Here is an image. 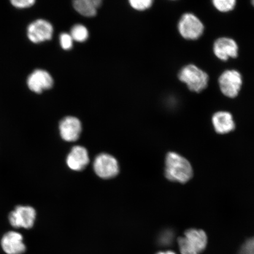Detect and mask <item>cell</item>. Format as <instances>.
Here are the masks:
<instances>
[{
    "mask_svg": "<svg viewBox=\"0 0 254 254\" xmlns=\"http://www.w3.org/2000/svg\"><path fill=\"white\" fill-rule=\"evenodd\" d=\"M252 3L254 7V0H252Z\"/></svg>",
    "mask_w": 254,
    "mask_h": 254,
    "instance_id": "cb8c5ba5",
    "label": "cell"
},
{
    "mask_svg": "<svg viewBox=\"0 0 254 254\" xmlns=\"http://www.w3.org/2000/svg\"><path fill=\"white\" fill-rule=\"evenodd\" d=\"M53 27L50 22L39 19L31 23L27 28V36L32 43L39 44L52 39Z\"/></svg>",
    "mask_w": 254,
    "mask_h": 254,
    "instance_id": "ba28073f",
    "label": "cell"
},
{
    "mask_svg": "<svg viewBox=\"0 0 254 254\" xmlns=\"http://www.w3.org/2000/svg\"><path fill=\"white\" fill-rule=\"evenodd\" d=\"M179 78L187 85L190 91L200 93L207 87L208 75L193 64L187 65L181 69Z\"/></svg>",
    "mask_w": 254,
    "mask_h": 254,
    "instance_id": "7a4b0ae2",
    "label": "cell"
},
{
    "mask_svg": "<svg viewBox=\"0 0 254 254\" xmlns=\"http://www.w3.org/2000/svg\"><path fill=\"white\" fill-rule=\"evenodd\" d=\"M70 35L73 40L78 43L85 42L89 37L87 28L81 24L74 25L71 28Z\"/></svg>",
    "mask_w": 254,
    "mask_h": 254,
    "instance_id": "2e32d148",
    "label": "cell"
},
{
    "mask_svg": "<svg viewBox=\"0 0 254 254\" xmlns=\"http://www.w3.org/2000/svg\"><path fill=\"white\" fill-rule=\"evenodd\" d=\"M213 52L218 59L227 61L230 58H237L238 46L236 41L231 38L221 37L215 41Z\"/></svg>",
    "mask_w": 254,
    "mask_h": 254,
    "instance_id": "30bf717a",
    "label": "cell"
},
{
    "mask_svg": "<svg viewBox=\"0 0 254 254\" xmlns=\"http://www.w3.org/2000/svg\"><path fill=\"white\" fill-rule=\"evenodd\" d=\"M178 241L182 254H199L205 249L207 237L204 231L190 229Z\"/></svg>",
    "mask_w": 254,
    "mask_h": 254,
    "instance_id": "3957f363",
    "label": "cell"
},
{
    "mask_svg": "<svg viewBox=\"0 0 254 254\" xmlns=\"http://www.w3.org/2000/svg\"><path fill=\"white\" fill-rule=\"evenodd\" d=\"M73 39L70 34L62 33L60 36V43L62 49L69 50L72 49L73 46Z\"/></svg>",
    "mask_w": 254,
    "mask_h": 254,
    "instance_id": "d6986e66",
    "label": "cell"
},
{
    "mask_svg": "<svg viewBox=\"0 0 254 254\" xmlns=\"http://www.w3.org/2000/svg\"><path fill=\"white\" fill-rule=\"evenodd\" d=\"M157 254H176V253L171 252V251H168V252H160L157 253Z\"/></svg>",
    "mask_w": 254,
    "mask_h": 254,
    "instance_id": "603a6c76",
    "label": "cell"
},
{
    "mask_svg": "<svg viewBox=\"0 0 254 254\" xmlns=\"http://www.w3.org/2000/svg\"><path fill=\"white\" fill-rule=\"evenodd\" d=\"M241 254H254V237L247 240L241 250Z\"/></svg>",
    "mask_w": 254,
    "mask_h": 254,
    "instance_id": "44dd1931",
    "label": "cell"
},
{
    "mask_svg": "<svg viewBox=\"0 0 254 254\" xmlns=\"http://www.w3.org/2000/svg\"><path fill=\"white\" fill-rule=\"evenodd\" d=\"M212 2L218 11L227 12L233 10L236 7L237 0H212Z\"/></svg>",
    "mask_w": 254,
    "mask_h": 254,
    "instance_id": "e0dca14e",
    "label": "cell"
},
{
    "mask_svg": "<svg viewBox=\"0 0 254 254\" xmlns=\"http://www.w3.org/2000/svg\"><path fill=\"white\" fill-rule=\"evenodd\" d=\"M178 29L184 39L195 40L201 37L204 33V26L195 15L187 12L181 17L178 24Z\"/></svg>",
    "mask_w": 254,
    "mask_h": 254,
    "instance_id": "277c9868",
    "label": "cell"
},
{
    "mask_svg": "<svg viewBox=\"0 0 254 254\" xmlns=\"http://www.w3.org/2000/svg\"><path fill=\"white\" fill-rule=\"evenodd\" d=\"M173 1H175V0H173Z\"/></svg>",
    "mask_w": 254,
    "mask_h": 254,
    "instance_id": "d4e9b609",
    "label": "cell"
},
{
    "mask_svg": "<svg viewBox=\"0 0 254 254\" xmlns=\"http://www.w3.org/2000/svg\"><path fill=\"white\" fill-rule=\"evenodd\" d=\"M90 1L97 9L101 7L103 3V0H90Z\"/></svg>",
    "mask_w": 254,
    "mask_h": 254,
    "instance_id": "7402d4cb",
    "label": "cell"
},
{
    "mask_svg": "<svg viewBox=\"0 0 254 254\" xmlns=\"http://www.w3.org/2000/svg\"><path fill=\"white\" fill-rule=\"evenodd\" d=\"M212 125L215 131L220 134L229 133L236 128L233 116L227 111H219L212 116Z\"/></svg>",
    "mask_w": 254,
    "mask_h": 254,
    "instance_id": "5bb4252c",
    "label": "cell"
},
{
    "mask_svg": "<svg viewBox=\"0 0 254 254\" xmlns=\"http://www.w3.org/2000/svg\"><path fill=\"white\" fill-rule=\"evenodd\" d=\"M27 83L31 91L40 94L44 90L52 88L54 80L49 72L43 69H37L28 76Z\"/></svg>",
    "mask_w": 254,
    "mask_h": 254,
    "instance_id": "9c48e42d",
    "label": "cell"
},
{
    "mask_svg": "<svg viewBox=\"0 0 254 254\" xmlns=\"http://www.w3.org/2000/svg\"><path fill=\"white\" fill-rule=\"evenodd\" d=\"M8 218L12 227L30 229L36 221V211L32 206L18 205L10 212Z\"/></svg>",
    "mask_w": 254,
    "mask_h": 254,
    "instance_id": "8992f818",
    "label": "cell"
},
{
    "mask_svg": "<svg viewBox=\"0 0 254 254\" xmlns=\"http://www.w3.org/2000/svg\"><path fill=\"white\" fill-rule=\"evenodd\" d=\"M221 91L225 96L236 97L243 85V77L236 69H228L222 73L218 79Z\"/></svg>",
    "mask_w": 254,
    "mask_h": 254,
    "instance_id": "5b68a950",
    "label": "cell"
},
{
    "mask_svg": "<svg viewBox=\"0 0 254 254\" xmlns=\"http://www.w3.org/2000/svg\"><path fill=\"white\" fill-rule=\"evenodd\" d=\"M94 169L98 177L109 179L117 176L119 166L116 159L107 154H101L95 158Z\"/></svg>",
    "mask_w": 254,
    "mask_h": 254,
    "instance_id": "52a82bcc",
    "label": "cell"
},
{
    "mask_svg": "<svg viewBox=\"0 0 254 254\" xmlns=\"http://www.w3.org/2000/svg\"><path fill=\"white\" fill-rule=\"evenodd\" d=\"M165 176L171 182L185 184L192 179V167L182 155L170 152L166 158Z\"/></svg>",
    "mask_w": 254,
    "mask_h": 254,
    "instance_id": "6da1fadb",
    "label": "cell"
},
{
    "mask_svg": "<svg viewBox=\"0 0 254 254\" xmlns=\"http://www.w3.org/2000/svg\"><path fill=\"white\" fill-rule=\"evenodd\" d=\"M36 0H10L11 4L15 8H27L33 6Z\"/></svg>",
    "mask_w": 254,
    "mask_h": 254,
    "instance_id": "ffe728a7",
    "label": "cell"
},
{
    "mask_svg": "<svg viewBox=\"0 0 254 254\" xmlns=\"http://www.w3.org/2000/svg\"><path fill=\"white\" fill-rule=\"evenodd\" d=\"M90 161L87 150L81 146L73 147L66 158V164L70 169L81 171L84 169Z\"/></svg>",
    "mask_w": 254,
    "mask_h": 254,
    "instance_id": "4fadbf2b",
    "label": "cell"
},
{
    "mask_svg": "<svg viewBox=\"0 0 254 254\" xmlns=\"http://www.w3.org/2000/svg\"><path fill=\"white\" fill-rule=\"evenodd\" d=\"M73 7L79 14L86 17H93L97 14V8L90 0H73Z\"/></svg>",
    "mask_w": 254,
    "mask_h": 254,
    "instance_id": "9a60e30c",
    "label": "cell"
},
{
    "mask_svg": "<svg viewBox=\"0 0 254 254\" xmlns=\"http://www.w3.org/2000/svg\"><path fill=\"white\" fill-rule=\"evenodd\" d=\"M130 5L138 11H144L150 8L154 0H128Z\"/></svg>",
    "mask_w": 254,
    "mask_h": 254,
    "instance_id": "ac0fdd59",
    "label": "cell"
},
{
    "mask_svg": "<svg viewBox=\"0 0 254 254\" xmlns=\"http://www.w3.org/2000/svg\"><path fill=\"white\" fill-rule=\"evenodd\" d=\"M1 246L7 254H22L26 250L23 236L16 231L5 234L2 238Z\"/></svg>",
    "mask_w": 254,
    "mask_h": 254,
    "instance_id": "8fae6325",
    "label": "cell"
},
{
    "mask_svg": "<svg viewBox=\"0 0 254 254\" xmlns=\"http://www.w3.org/2000/svg\"><path fill=\"white\" fill-rule=\"evenodd\" d=\"M81 124L74 117H67L60 123L59 129L62 138L66 141L72 142L78 139L81 132Z\"/></svg>",
    "mask_w": 254,
    "mask_h": 254,
    "instance_id": "7c38bea8",
    "label": "cell"
}]
</instances>
